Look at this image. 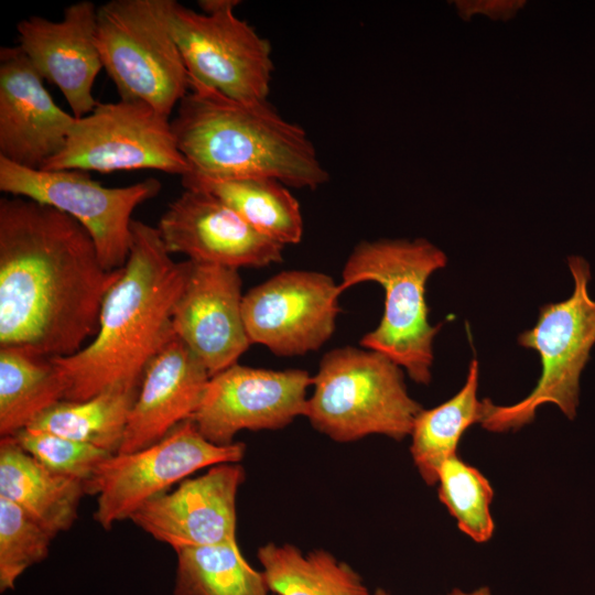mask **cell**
Returning a JSON list of instances; mask_svg holds the SVG:
<instances>
[{"label":"cell","mask_w":595,"mask_h":595,"mask_svg":"<svg viewBox=\"0 0 595 595\" xmlns=\"http://www.w3.org/2000/svg\"><path fill=\"white\" fill-rule=\"evenodd\" d=\"M84 482L54 473L12 436L0 440V497L18 505L54 538L77 519Z\"/></svg>","instance_id":"obj_20"},{"label":"cell","mask_w":595,"mask_h":595,"mask_svg":"<svg viewBox=\"0 0 595 595\" xmlns=\"http://www.w3.org/2000/svg\"><path fill=\"white\" fill-rule=\"evenodd\" d=\"M43 82L19 45L1 47L0 156L33 170H42L63 149L76 121Z\"/></svg>","instance_id":"obj_17"},{"label":"cell","mask_w":595,"mask_h":595,"mask_svg":"<svg viewBox=\"0 0 595 595\" xmlns=\"http://www.w3.org/2000/svg\"><path fill=\"white\" fill-rule=\"evenodd\" d=\"M574 281L572 294L564 301L540 307L536 325L518 336V344L539 354L541 375L533 390L510 405H497L484 399L480 424L490 432L518 430L533 421L545 403L555 404L570 420L580 402V378L595 345V300L588 292L591 269L577 256L569 258Z\"/></svg>","instance_id":"obj_6"},{"label":"cell","mask_w":595,"mask_h":595,"mask_svg":"<svg viewBox=\"0 0 595 595\" xmlns=\"http://www.w3.org/2000/svg\"><path fill=\"white\" fill-rule=\"evenodd\" d=\"M445 264L444 253L424 240L364 241L354 248L342 272V291L366 281L385 290L380 323L363 336L360 346L386 355L420 385L431 381L433 340L442 326L429 322L425 286Z\"/></svg>","instance_id":"obj_4"},{"label":"cell","mask_w":595,"mask_h":595,"mask_svg":"<svg viewBox=\"0 0 595 595\" xmlns=\"http://www.w3.org/2000/svg\"><path fill=\"white\" fill-rule=\"evenodd\" d=\"M65 386L52 359L0 348V435L13 436L64 400Z\"/></svg>","instance_id":"obj_24"},{"label":"cell","mask_w":595,"mask_h":595,"mask_svg":"<svg viewBox=\"0 0 595 595\" xmlns=\"http://www.w3.org/2000/svg\"><path fill=\"white\" fill-rule=\"evenodd\" d=\"M190 261L172 331L213 377L237 364L251 344L242 317L241 279L237 269Z\"/></svg>","instance_id":"obj_16"},{"label":"cell","mask_w":595,"mask_h":595,"mask_svg":"<svg viewBox=\"0 0 595 595\" xmlns=\"http://www.w3.org/2000/svg\"><path fill=\"white\" fill-rule=\"evenodd\" d=\"M478 376V360L474 358L463 388L440 405L422 409L414 421L410 452L420 476L428 485L437 484L442 464L457 455L464 432L483 419L484 403L477 398Z\"/></svg>","instance_id":"obj_23"},{"label":"cell","mask_w":595,"mask_h":595,"mask_svg":"<svg viewBox=\"0 0 595 595\" xmlns=\"http://www.w3.org/2000/svg\"><path fill=\"white\" fill-rule=\"evenodd\" d=\"M158 170L181 177L192 171L177 148L170 117L142 101L98 102L76 118L63 149L42 170L112 173Z\"/></svg>","instance_id":"obj_10"},{"label":"cell","mask_w":595,"mask_h":595,"mask_svg":"<svg viewBox=\"0 0 595 595\" xmlns=\"http://www.w3.org/2000/svg\"><path fill=\"white\" fill-rule=\"evenodd\" d=\"M257 558L277 595H370L360 575L325 550L305 554L292 544L270 542Z\"/></svg>","instance_id":"obj_22"},{"label":"cell","mask_w":595,"mask_h":595,"mask_svg":"<svg viewBox=\"0 0 595 595\" xmlns=\"http://www.w3.org/2000/svg\"><path fill=\"white\" fill-rule=\"evenodd\" d=\"M97 9L82 0L69 4L60 21L32 15L17 25L18 45L43 79L61 90L77 119L98 104L93 88L104 67L96 44Z\"/></svg>","instance_id":"obj_18"},{"label":"cell","mask_w":595,"mask_h":595,"mask_svg":"<svg viewBox=\"0 0 595 595\" xmlns=\"http://www.w3.org/2000/svg\"><path fill=\"white\" fill-rule=\"evenodd\" d=\"M374 595H390L389 593H387L385 589H381V588H378Z\"/></svg>","instance_id":"obj_31"},{"label":"cell","mask_w":595,"mask_h":595,"mask_svg":"<svg viewBox=\"0 0 595 595\" xmlns=\"http://www.w3.org/2000/svg\"><path fill=\"white\" fill-rule=\"evenodd\" d=\"M171 128L191 172L201 175L266 176L310 190L329 177L305 130L283 119L268 100H236L190 78Z\"/></svg>","instance_id":"obj_3"},{"label":"cell","mask_w":595,"mask_h":595,"mask_svg":"<svg viewBox=\"0 0 595 595\" xmlns=\"http://www.w3.org/2000/svg\"><path fill=\"white\" fill-rule=\"evenodd\" d=\"M312 385L304 416L336 442L370 434L400 441L411 434L422 411L407 391L401 367L367 348L346 346L327 351Z\"/></svg>","instance_id":"obj_5"},{"label":"cell","mask_w":595,"mask_h":595,"mask_svg":"<svg viewBox=\"0 0 595 595\" xmlns=\"http://www.w3.org/2000/svg\"><path fill=\"white\" fill-rule=\"evenodd\" d=\"M54 537L18 505L0 497V592L15 588L18 578L47 558Z\"/></svg>","instance_id":"obj_28"},{"label":"cell","mask_w":595,"mask_h":595,"mask_svg":"<svg viewBox=\"0 0 595 595\" xmlns=\"http://www.w3.org/2000/svg\"><path fill=\"white\" fill-rule=\"evenodd\" d=\"M131 231L130 253L102 301L97 334L76 354L51 358L65 386L64 400L140 387L149 363L174 336L173 311L191 261H174L156 227L133 220Z\"/></svg>","instance_id":"obj_2"},{"label":"cell","mask_w":595,"mask_h":595,"mask_svg":"<svg viewBox=\"0 0 595 595\" xmlns=\"http://www.w3.org/2000/svg\"><path fill=\"white\" fill-rule=\"evenodd\" d=\"M182 185L215 195L256 230L282 246L302 239L300 204L286 185L275 178H217L188 172L182 176Z\"/></svg>","instance_id":"obj_21"},{"label":"cell","mask_w":595,"mask_h":595,"mask_svg":"<svg viewBox=\"0 0 595 595\" xmlns=\"http://www.w3.org/2000/svg\"><path fill=\"white\" fill-rule=\"evenodd\" d=\"M209 379L210 375L199 358L173 336L143 372L117 453L151 446L178 424L192 419Z\"/></svg>","instance_id":"obj_19"},{"label":"cell","mask_w":595,"mask_h":595,"mask_svg":"<svg viewBox=\"0 0 595 595\" xmlns=\"http://www.w3.org/2000/svg\"><path fill=\"white\" fill-rule=\"evenodd\" d=\"M175 0H111L97 9L96 44L121 100L149 104L171 117L190 89L174 40Z\"/></svg>","instance_id":"obj_7"},{"label":"cell","mask_w":595,"mask_h":595,"mask_svg":"<svg viewBox=\"0 0 595 595\" xmlns=\"http://www.w3.org/2000/svg\"><path fill=\"white\" fill-rule=\"evenodd\" d=\"M439 498L455 518L459 530L483 543L494 533L490 515L494 489L488 479L457 455L446 459L439 472Z\"/></svg>","instance_id":"obj_27"},{"label":"cell","mask_w":595,"mask_h":595,"mask_svg":"<svg viewBox=\"0 0 595 595\" xmlns=\"http://www.w3.org/2000/svg\"><path fill=\"white\" fill-rule=\"evenodd\" d=\"M15 442L50 470L84 483L112 453L51 432L22 429Z\"/></svg>","instance_id":"obj_29"},{"label":"cell","mask_w":595,"mask_h":595,"mask_svg":"<svg viewBox=\"0 0 595 595\" xmlns=\"http://www.w3.org/2000/svg\"><path fill=\"white\" fill-rule=\"evenodd\" d=\"M342 292L339 284L322 272L289 270L275 274L242 298L250 343L285 357L317 350L335 331Z\"/></svg>","instance_id":"obj_12"},{"label":"cell","mask_w":595,"mask_h":595,"mask_svg":"<svg viewBox=\"0 0 595 595\" xmlns=\"http://www.w3.org/2000/svg\"><path fill=\"white\" fill-rule=\"evenodd\" d=\"M245 452L241 442H209L188 419L151 446L107 457L84 483L85 494L97 496L94 518L110 530L174 484L205 467L239 463Z\"/></svg>","instance_id":"obj_9"},{"label":"cell","mask_w":595,"mask_h":595,"mask_svg":"<svg viewBox=\"0 0 595 595\" xmlns=\"http://www.w3.org/2000/svg\"><path fill=\"white\" fill-rule=\"evenodd\" d=\"M239 463L214 465L145 502L130 520L174 551L236 540V498L245 482Z\"/></svg>","instance_id":"obj_15"},{"label":"cell","mask_w":595,"mask_h":595,"mask_svg":"<svg viewBox=\"0 0 595 595\" xmlns=\"http://www.w3.org/2000/svg\"><path fill=\"white\" fill-rule=\"evenodd\" d=\"M174 595H268L262 571L253 569L237 541L175 551Z\"/></svg>","instance_id":"obj_26"},{"label":"cell","mask_w":595,"mask_h":595,"mask_svg":"<svg viewBox=\"0 0 595 595\" xmlns=\"http://www.w3.org/2000/svg\"><path fill=\"white\" fill-rule=\"evenodd\" d=\"M237 0H201L202 12L175 1L171 26L190 78L245 102L267 100L270 43L234 10Z\"/></svg>","instance_id":"obj_8"},{"label":"cell","mask_w":595,"mask_h":595,"mask_svg":"<svg viewBox=\"0 0 595 595\" xmlns=\"http://www.w3.org/2000/svg\"><path fill=\"white\" fill-rule=\"evenodd\" d=\"M100 262L88 231L45 204L0 199V348L44 358L79 351L98 332L121 274Z\"/></svg>","instance_id":"obj_1"},{"label":"cell","mask_w":595,"mask_h":595,"mask_svg":"<svg viewBox=\"0 0 595 595\" xmlns=\"http://www.w3.org/2000/svg\"><path fill=\"white\" fill-rule=\"evenodd\" d=\"M313 377L302 369L271 370L235 364L210 377L192 420L217 445L242 430H280L305 414Z\"/></svg>","instance_id":"obj_13"},{"label":"cell","mask_w":595,"mask_h":595,"mask_svg":"<svg viewBox=\"0 0 595 595\" xmlns=\"http://www.w3.org/2000/svg\"><path fill=\"white\" fill-rule=\"evenodd\" d=\"M447 595H490V591L488 587H480L476 591H473V592H469V593H465L461 589H453L450 594Z\"/></svg>","instance_id":"obj_30"},{"label":"cell","mask_w":595,"mask_h":595,"mask_svg":"<svg viewBox=\"0 0 595 595\" xmlns=\"http://www.w3.org/2000/svg\"><path fill=\"white\" fill-rule=\"evenodd\" d=\"M139 388H113L83 401L62 400L40 414L28 428L116 454Z\"/></svg>","instance_id":"obj_25"},{"label":"cell","mask_w":595,"mask_h":595,"mask_svg":"<svg viewBox=\"0 0 595 595\" xmlns=\"http://www.w3.org/2000/svg\"><path fill=\"white\" fill-rule=\"evenodd\" d=\"M0 190L76 219L90 235L101 264L113 271L123 268L130 253L133 210L156 196L161 183L149 177L128 186L107 187L87 172L33 170L0 156Z\"/></svg>","instance_id":"obj_11"},{"label":"cell","mask_w":595,"mask_h":595,"mask_svg":"<svg viewBox=\"0 0 595 595\" xmlns=\"http://www.w3.org/2000/svg\"><path fill=\"white\" fill-rule=\"evenodd\" d=\"M158 230L170 255L238 269L282 261V245L263 236L215 195L184 188L162 214Z\"/></svg>","instance_id":"obj_14"}]
</instances>
